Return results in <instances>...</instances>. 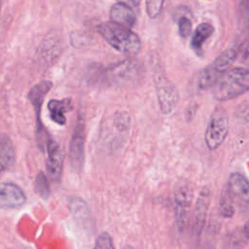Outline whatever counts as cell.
Segmentation results:
<instances>
[{
  "instance_id": "cell-1",
  "label": "cell",
  "mask_w": 249,
  "mask_h": 249,
  "mask_svg": "<svg viewBox=\"0 0 249 249\" xmlns=\"http://www.w3.org/2000/svg\"><path fill=\"white\" fill-rule=\"evenodd\" d=\"M97 30L113 49L124 54L133 56L141 50L140 38L130 28L107 21L98 25Z\"/></svg>"
},
{
  "instance_id": "cell-2",
  "label": "cell",
  "mask_w": 249,
  "mask_h": 249,
  "mask_svg": "<svg viewBox=\"0 0 249 249\" xmlns=\"http://www.w3.org/2000/svg\"><path fill=\"white\" fill-rule=\"evenodd\" d=\"M249 90V69L235 67L227 70L212 87L215 99L226 101Z\"/></svg>"
},
{
  "instance_id": "cell-3",
  "label": "cell",
  "mask_w": 249,
  "mask_h": 249,
  "mask_svg": "<svg viewBox=\"0 0 249 249\" xmlns=\"http://www.w3.org/2000/svg\"><path fill=\"white\" fill-rule=\"evenodd\" d=\"M53 83L50 81H42L35 85L28 92V99L34 108L36 115V142L40 150L46 151L49 141L52 139L47 128L41 120V109L46 95L52 89Z\"/></svg>"
},
{
  "instance_id": "cell-4",
  "label": "cell",
  "mask_w": 249,
  "mask_h": 249,
  "mask_svg": "<svg viewBox=\"0 0 249 249\" xmlns=\"http://www.w3.org/2000/svg\"><path fill=\"white\" fill-rule=\"evenodd\" d=\"M236 52L232 49L224 51L211 64L206 66L198 76V86L201 89L212 88L218 79L227 71L236 58Z\"/></svg>"
},
{
  "instance_id": "cell-5",
  "label": "cell",
  "mask_w": 249,
  "mask_h": 249,
  "mask_svg": "<svg viewBox=\"0 0 249 249\" xmlns=\"http://www.w3.org/2000/svg\"><path fill=\"white\" fill-rule=\"evenodd\" d=\"M155 84L160 111L163 114H169L173 111L178 103V90L165 76L160 67L155 71Z\"/></svg>"
},
{
  "instance_id": "cell-6",
  "label": "cell",
  "mask_w": 249,
  "mask_h": 249,
  "mask_svg": "<svg viewBox=\"0 0 249 249\" xmlns=\"http://www.w3.org/2000/svg\"><path fill=\"white\" fill-rule=\"evenodd\" d=\"M229 131V119L223 108H217L205 130V143L209 150H216L225 140Z\"/></svg>"
},
{
  "instance_id": "cell-7",
  "label": "cell",
  "mask_w": 249,
  "mask_h": 249,
  "mask_svg": "<svg viewBox=\"0 0 249 249\" xmlns=\"http://www.w3.org/2000/svg\"><path fill=\"white\" fill-rule=\"evenodd\" d=\"M85 123L80 117L76 122L69 143V162L77 172L82 170L85 161Z\"/></svg>"
},
{
  "instance_id": "cell-8",
  "label": "cell",
  "mask_w": 249,
  "mask_h": 249,
  "mask_svg": "<svg viewBox=\"0 0 249 249\" xmlns=\"http://www.w3.org/2000/svg\"><path fill=\"white\" fill-rule=\"evenodd\" d=\"M210 190L208 188H203L198 196V198L196 203L192 228H191V235L193 240L198 244L199 238L202 232L206 212L210 203Z\"/></svg>"
},
{
  "instance_id": "cell-9",
  "label": "cell",
  "mask_w": 249,
  "mask_h": 249,
  "mask_svg": "<svg viewBox=\"0 0 249 249\" xmlns=\"http://www.w3.org/2000/svg\"><path fill=\"white\" fill-rule=\"evenodd\" d=\"M193 193L190 187L182 185L178 187L174 194V204H175V218L176 224L180 231L184 230L188 221L189 212L192 203Z\"/></svg>"
},
{
  "instance_id": "cell-10",
  "label": "cell",
  "mask_w": 249,
  "mask_h": 249,
  "mask_svg": "<svg viewBox=\"0 0 249 249\" xmlns=\"http://www.w3.org/2000/svg\"><path fill=\"white\" fill-rule=\"evenodd\" d=\"M48 154L47 158V174L50 179L53 182L60 180L63 168V151L60 145L53 138L49 141L46 151Z\"/></svg>"
},
{
  "instance_id": "cell-11",
  "label": "cell",
  "mask_w": 249,
  "mask_h": 249,
  "mask_svg": "<svg viewBox=\"0 0 249 249\" xmlns=\"http://www.w3.org/2000/svg\"><path fill=\"white\" fill-rule=\"evenodd\" d=\"M25 200L26 196L19 186L12 182L0 183V208H19Z\"/></svg>"
},
{
  "instance_id": "cell-12",
  "label": "cell",
  "mask_w": 249,
  "mask_h": 249,
  "mask_svg": "<svg viewBox=\"0 0 249 249\" xmlns=\"http://www.w3.org/2000/svg\"><path fill=\"white\" fill-rule=\"evenodd\" d=\"M229 193L233 201L242 209L249 211V182L243 175L237 172L230 175Z\"/></svg>"
},
{
  "instance_id": "cell-13",
  "label": "cell",
  "mask_w": 249,
  "mask_h": 249,
  "mask_svg": "<svg viewBox=\"0 0 249 249\" xmlns=\"http://www.w3.org/2000/svg\"><path fill=\"white\" fill-rule=\"evenodd\" d=\"M109 15L112 22L127 28L132 27L136 20L134 11L124 2H117L112 5Z\"/></svg>"
},
{
  "instance_id": "cell-14",
  "label": "cell",
  "mask_w": 249,
  "mask_h": 249,
  "mask_svg": "<svg viewBox=\"0 0 249 249\" xmlns=\"http://www.w3.org/2000/svg\"><path fill=\"white\" fill-rule=\"evenodd\" d=\"M73 108L70 98L64 99H52L48 103V109L51 119L59 125H63L66 123L65 113L71 111Z\"/></svg>"
},
{
  "instance_id": "cell-15",
  "label": "cell",
  "mask_w": 249,
  "mask_h": 249,
  "mask_svg": "<svg viewBox=\"0 0 249 249\" xmlns=\"http://www.w3.org/2000/svg\"><path fill=\"white\" fill-rule=\"evenodd\" d=\"M214 32V27L207 22H202L200 23L195 30L192 41H191V46L194 50H200L204 42L213 34Z\"/></svg>"
},
{
  "instance_id": "cell-16",
  "label": "cell",
  "mask_w": 249,
  "mask_h": 249,
  "mask_svg": "<svg viewBox=\"0 0 249 249\" xmlns=\"http://www.w3.org/2000/svg\"><path fill=\"white\" fill-rule=\"evenodd\" d=\"M0 157L8 163L12 165L15 161V152L11 140L5 134H0Z\"/></svg>"
},
{
  "instance_id": "cell-17",
  "label": "cell",
  "mask_w": 249,
  "mask_h": 249,
  "mask_svg": "<svg viewBox=\"0 0 249 249\" xmlns=\"http://www.w3.org/2000/svg\"><path fill=\"white\" fill-rule=\"evenodd\" d=\"M34 188L36 193L44 199H47L51 195V189L48 182V178L44 172L40 171L35 179Z\"/></svg>"
},
{
  "instance_id": "cell-18",
  "label": "cell",
  "mask_w": 249,
  "mask_h": 249,
  "mask_svg": "<svg viewBox=\"0 0 249 249\" xmlns=\"http://www.w3.org/2000/svg\"><path fill=\"white\" fill-rule=\"evenodd\" d=\"M220 211H221L222 216L227 217V218L231 217L234 213V201L229 192H228V194H225L221 199Z\"/></svg>"
},
{
  "instance_id": "cell-19",
  "label": "cell",
  "mask_w": 249,
  "mask_h": 249,
  "mask_svg": "<svg viewBox=\"0 0 249 249\" xmlns=\"http://www.w3.org/2000/svg\"><path fill=\"white\" fill-rule=\"evenodd\" d=\"M246 237L243 234V231H235L230 234L225 243L226 249H238L246 242Z\"/></svg>"
},
{
  "instance_id": "cell-20",
  "label": "cell",
  "mask_w": 249,
  "mask_h": 249,
  "mask_svg": "<svg viewBox=\"0 0 249 249\" xmlns=\"http://www.w3.org/2000/svg\"><path fill=\"white\" fill-rule=\"evenodd\" d=\"M93 249H115L113 239L108 232H101L96 240Z\"/></svg>"
},
{
  "instance_id": "cell-21",
  "label": "cell",
  "mask_w": 249,
  "mask_h": 249,
  "mask_svg": "<svg viewBox=\"0 0 249 249\" xmlns=\"http://www.w3.org/2000/svg\"><path fill=\"white\" fill-rule=\"evenodd\" d=\"M178 30L179 34L183 38H187L192 31V21L187 17H181L178 19Z\"/></svg>"
},
{
  "instance_id": "cell-22",
  "label": "cell",
  "mask_w": 249,
  "mask_h": 249,
  "mask_svg": "<svg viewBox=\"0 0 249 249\" xmlns=\"http://www.w3.org/2000/svg\"><path fill=\"white\" fill-rule=\"evenodd\" d=\"M164 1H160V0H154V1H147L146 2V10L150 18H156L160 12L161 11L162 5Z\"/></svg>"
},
{
  "instance_id": "cell-23",
  "label": "cell",
  "mask_w": 249,
  "mask_h": 249,
  "mask_svg": "<svg viewBox=\"0 0 249 249\" xmlns=\"http://www.w3.org/2000/svg\"><path fill=\"white\" fill-rule=\"evenodd\" d=\"M244 7H239L240 10L242 11L240 13V18L242 24L245 25V29L249 25V2H242Z\"/></svg>"
},
{
  "instance_id": "cell-24",
  "label": "cell",
  "mask_w": 249,
  "mask_h": 249,
  "mask_svg": "<svg viewBox=\"0 0 249 249\" xmlns=\"http://www.w3.org/2000/svg\"><path fill=\"white\" fill-rule=\"evenodd\" d=\"M243 234L244 236L246 237V239L248 240L249 239V220H247V222L244 224V227H243Z\"/></svg>"
},
{
  "instance_id": "cell-25",
  "label": "cell",
  "mask_w": 249,
  "mask_h": 249,
  "mask_svg": "<svg viewBox=\"0 0 249 249\" xmlns=\"http://www.w3.org/2000/svg\"><path fill=\"white\" fill-rule=\"evenodd\" d=\"M9 165H8V163L0 157V174L8 167Z\"/></svg>"
},
{
  "instance_id": "cell-26",
  "label": "cell",
  "mask_w": 249,
  "mask_h": 249,
  "mask_svg": "<svg viewBox=\"0 0 249 249\" xmlns=\"http://www.w3.org/2000/svg\"><path fill=\"white\" fill-rule=\"evenodd\" d=\"M124 249H133L131 246H129V245H126L125 247H124Z\"/></svg>"
}]
</instances>
